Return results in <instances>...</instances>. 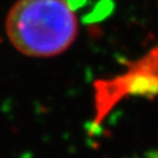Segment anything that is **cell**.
Masks as SVG:
<instances>
[{
	"mask_svg": "<svg viewBox=\"0 0 158 158\" xmlns=\"http://www.w3.org/2000/svg\"><path fill=\"white\" fill-rule=\"evenodd\" d=\"M4 30L21 55L49 59L73 45L78 18L69 0H16L6 13Z\"/></svg>",
	"mask_w": 158,
	"mask_h": 158,
	"instance_id": "1",
	"label": "cell"
},
{
	"mask_svg": "<svg viewBox=\"0 0 158 158\" xmlns=\"http://www.w3.org/2000/svg\"><path fill=\"white\" fill-rule=\"evenodd\" d=\"M95 89L96 116L101 122L127 97L153 98L158 96V44L130 62L121 73L98 81Z\"/></svg>",
	"mask_w": 158,
	"mask_h": 158,
	"instance_id": "2",
	"label": "cell"
}]
</instances>
